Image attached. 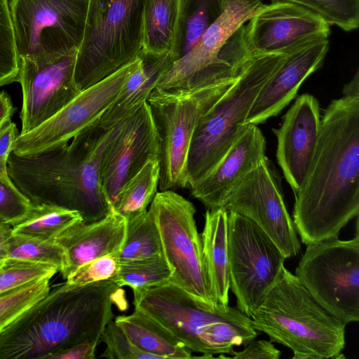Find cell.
I'll return each instance as SVG.
<instances>
[{
  "label": "cell",
  "instance_id": "obj_36",
  "mask_svg": "<svg viewBox=\"0 0 359 359\" xmlns=\"http://www.w3.org/2000/svg\"><path fill=\"white\" fill-rule=\"evenodd\" d=\"M19 62L9 0H0V87L17 81Z\"/></svg>",
  "mask_w": 359,
  "mask_h": 359
},
{
  "label": "cell",
  "instance_id": "obj_16",
  "mask_svg": "<svg viewBox=\"0 0 359 359\" xmlns=\"http://www.w3.org/2000/svg\"><path fill=\"white\" fill-rule=\"evenodd\" d=\"M158 156V133L145 102L121 122L102 154L100 183L111 210L123 186Z\"/></svg>",
  "mask_w": 359,
  "mask_h": 359
},
{
  "label": "cell",
  "instance_id": "obj_37",
  "mask_svg": "<svg viewBox=\"0 0 359 359\" xmlns=\"http://www.w3.org/2000/svg\"><path fill=\"white\" fill-rule=\"evenodd\" d=\"M100 341L106 348L100 357L110 359H158L137 347L122 328L111 320L103 330Z\"/></svg>",
  "mask_w": 359,
  "mask_h": 359
},
{
  "label": "cell",
  "instance_id": "obj_4",
  "mask_svg": "<svg viewBox=\"0 0 359 359\" xmlns=\"http://www.w3.org/2000/svg\"><path fill=\"white\" fill-rule=\"evenodd\" d=\"M292 359L344 358L346 324L323 309L284 266L250 316Z\"/></svg>",
  "mask_w": 359,
  "mask_h": 359
},
{
  "label": "cell",
  "instance_id": "obj_2",
  "mask_svg": "<svg viewBox=\"0 0 359 359\" xmlns=\"http://www.w3.org/2000/svg\"><path fill=\"white\" fill-rule=\"evenodd\" d=\"M127 307L114 281L55 287L0 334V359H48L73 344L100 339L112 306Z\"/></svg>",
  "mask_w": 359,
  "mask_h": 359
},
{
  "label": "cell",
  "instance_id": "obj_25",
  "mask_svg": "<svg viewBox=\"0 0 359 359\" xmlns=\"http://www.w3.org/2000/svg\"><path fill=\"white\" fill-rule=\"evenodd\" d=\"M114 321L138 348L158 359L196 358L165 327L140 310L118 316Z\"/></svg>",
  "mask_w": 359,
  "mask_h": 359
},
{
  "label": "cell",
  "instance_id": "obj_19",
  "mask_svg": "<svg viewBox=\"0 0 359 359\" xmlns=\"http://www.w3.org/2000/svg\"><path fill=\"white\" fill-rule=\"evenodd\" d=\"M329 50V40L320 39L287 53L264 84L243 125L257 126L277 116L296 96L304 80L320 69Z\"/></svg>",
  "mask_w": 359,
  "mask_h": 359
},
{
  "label": "cell",
  "instance_id": "obj_7",
  "mask_svg": "<svg viewBox=\"0 0 359 359\" xmlns=\"http://www.w3.org/2000/svg\"><path fill=\"white\" fill-rule=\"evenodd\" d=\"M147 0H88L74 81L81 91L137 57L142 47Z\"/></svg>",
  "mask_w": 359,
  "mask_h": 359
},
{
  "label": "cell",
  "instance_id": "obj_24",
  "mask_svg": "<svg viewBox=\"0 0 359 359\" xmlns=\"http://www.w3.org/2000/svg\"><path fill=\"white\" fill-rule=\"evenodd\" d=\"M228 212L219 207L207 209L201 233L203 255L212 294L229 305V279L227 247Z\"/></svg>",
  "mask_w": 359,
  "mask_h": 359
},
{
  "label": "cell",
  "instance_id": "obj_31",
  "mask_svg": "<svg viewBox=\"0 0 359 359\" xmlns=\"http://www.w3.org/2000/svg\"><path fill=\"white\" fill-rule=\"evenodd\" d=\"M173 270L164 257L120 262L114 282L133 292L140 291L170 280Z\"/></svg>",
  "mask_w": 359,
  "mask_h": 359
},
{
  "label": "cell",
  "instance_id": "obj_46",
  "mask_svg": "<svg viewBox=\"0 0 359 359\" xmlns=\"http://www.w3.org/2000/svg\"></svg>",
  "mask_w": 359,
  "mask_h": 359
},
{
  "label": "cell",
  "instance_id": "obj_23",
  "mask_svg": "<svg viewBox=\"0 0 359 359\" xmlns=\"http://www.w3.org/2000/svg\"><path fill=\"white\" fill-rule=\"evenodd\" d=\"M137 55L140 58L138 67L128 76L115 101L99 119L106 129L124 121L147 102L175 62L170 52L158 55L141 50Z\"/></svg>",
  "mask_w": 359,
  "mask_h": 359
},
{
  "label": "cell",
  "instance_id": "obj_45",
  "mask_svg": "<svg viewBox=\"0 0 359 359\" xmlns=\"http://www.w3.org/2000/svg\"><path fill=\"white\" fill-rule=\"evenodd\" d=\"M344 96L359 97V72H355L352 79L343 88Z\"/></svg>",
  "mask_w": 359,
  "mask_h": 359
},
{
  "label": "cell",
  "instance_id": "obj_42",
  "mask_svg": "<svg viewBox=\"0 0 359 359\" xmlns=\"http://www.w3.org/2000/svg\"><path fill=\"white\" fill-rule=\"evenodd\" d=\"M19 135L15 123L10 121L0 130V177H8V161L14 141Z\"/></svg>",
  "mask_w": 359,
  "mask_h": 359
},
{
  "label": "cell",
  "instance_id": "obj_27",
  "mask_svg": "<svg viewBox=\"0 0 359 359\" xmlns=\"http://www.w3.org/2000/svg\"><path fill=\"white\" fill-rule=\"evenodd\" d=\"M179 17V0H147L144 16L142 47L161 55L172 47Z\"/></svg>",
  "mask_w": 359,
  "mask_h": 359
},
{
  "label": "cell",
  "instance_id": "obj_21",
  "mask_svg": "<svg viewBox=\"0 0 359 359\" xmlns=\"http://www.w3.org/2000/svg\"><path fill=\"white\" fill-rule=\"evenodd\" d=\"M266 138L255 125H244L237 140L216 167L191 187V195L208 209L222 206L227 193L266 156Z\"/></svg>",
  "mask_w": 359,
  "mask_h": 359
},
{
  "label": "cell",
  "instance_id": "obj_11",
  "mask_svg": "<svg viewBox=\"0 0 359 359\" xmlns=\"http://www.w3.org/2000/svg\"><path fill=\"white\" fill-rule=\"evenodd\" d=\"M88 0H9L20 57L51 60L79 49Z\"/></svg>",
  "mask_w": 359,
  "mask_h": 359
},
{
  "label": "cell",
  "instance_id": "obj_12",
  "mask_svg": "<svg viewBox=\"0 0 359 359\" xmlns=\"http://www.w3.org/2000/svg\"><path fill=\"white\" fill-rule=\"evenodd\" d=\"M160 231L164 257L173 270L170 282L208 307L219 304L210 291L194 204L172 190L157 191L149 208Z\"/></svg>",
  "mask_w": 359,
  "mask_h": 359
},
{
  "label": "cell",
  "instance_id": "obj_30",
  "mask_svg": "<svg viewBox=\"0 0 359 359\" xmlns=\"http://www.w3.org/2000/svg\"><path fill=\"white\" fill-rule=\"evenodd\" d=\"M126 222L125 240L117 253L119 262L164 257L158 226L150 209Z\"/></svg>",
  "mask_w": 359,
  "mask_h": 359
},
{
  "label": "cell",
  "instance_id": "obj_41",
  "mask_svg": "<svg viewBox=\"0 0 359 359\" xmlns=\"http://www.w3.org/2000/svg\"><path fill=\"white\" fill-rule=\"evenodd\" d=\"M100 342V339L86 340L59 350L48 359H93L95 357V349Z\"/></svg>",
  "mask_w": 359,
  "mask_h": 359
},
{
  "label": "cell",
  "instance_id": "obj_29",
  "mask_svg": "<svg viewBox=\"0 0 359 359\" xmlns=\"http://www.w3.org/2000/svg\"><path fill=\"white\" fill-rule=\"evenodd\" d=\"M159 175L158 159L148 161L123 186L112 210L126 221L144 213L157 193Z\"/></svg>",
  "mask_w": 359,
  "mask_h": 359
},
{
  "label": "cell",
  "instance_id": "obj_10",
  "mask_svg": "<svg viewBox=\"0 0 359 359\" xmlns=\"http://www.w3.org/2000/svg\"><path fill=\"white\" fill-rule=\"evenodd\" d=\"M295 276L312 297L346 325L359 320V233L306 245Z\"/></svg>",
  "mask_w": 359,
  "mask_h": 359
},
{
  "label": "cell",
  "instance_id": "obj_44",
  "mask_svg": "<svg viewBox=\"0 0 359 359\" xmlns=\"http://www.w3.org/2000/svg\"><path fill=\"white\" fill-rule=\"evenodd\" d=\"M12 234V226L0 222V262L7 258L8 244Z\"/></svg>",
  "mask_w": 359,
  "mask_h": 359
},
{
  "label": "cell",
  "instance_id": "obj_39",
  "mask_svg": "<svg viewBox=\"0 0 359 359\" xmlns=\"http://www.w3.org/2000/svg\"><path fill=\"white\" fill-rule=\"evenodd\" d=\"M32 202L10 177H0V222L13 226L28 212Z\"/></svg>",
  "mask_w": 359,
  "mask_h": 359
},
{
  "label": "cell",
  "instance_id": "obj_13",
  "mask_svg": "<svg viewBox=\"0 0 359 359\" xmlns=\"http://www.w3.org/2000/svg\"><path fill=\"white\" fill-rule=\"evenodd\" d=\"M227 247L229 288L250 317L286 258L258 225L234 212H228Z\"/></svg>",
  "mask_w": 359,
  "mask_h": 359
},
{
  "label": "cell",
  "instance_id": "obj_26",
  "mask_svg": "<svg viewBox=\"0 0 359 359\" xmlns=\"http://www.w3.org/2000/svg\"><path fill=\"white\" fill-rule=\"evenodd\" d=\"M223 0H179V17L170 53L175 61L187 53L222 11Z\"/></svg>",
  "mask_w": 359,
  "mask_h": 359
},
{
  "label": "cell",
  "instance_id": "obj_47",
  "mask_svg": "<svg viewBox=\"0 0 359 359\" xmlns=\"http://www.w3.org/2000/svg\"><path fill=\"white\" fill-rule=\"evenodd\" d=\"M1 263V262H0Z\"/></svg>",
  "mask_w": 359,
  "mask_h": 359
},
{
  "label": "cell",
  "instance_id": "obj_8",
  "mask_svg": "<svg viewBox=\"0 0 359 359\" xmlns=\"http://www.w3.org/2000/svg\"><path fill=\"white\" fill-rule=\"evenodd\" d=\"M285 55H256L231 87L201 117L188 154L189 188L216 167L237 140L260 89Z\"/></svg>",
  "mask_w": 359,
  "mask_h": 359
},
{
  "label": "cell",
  "instance_id": "obj_40",
  "mask_svg": "<svg viewBox=\"0 0 359 359\" xmlns=\"http://www.w3.org/2000/svg\"><path fill=\"white\" fill-rule=\"evenodd\" d=\"M233 359H278L281 351L277 349L272 341L259 339L250 341L242 351L234 352Z\"/></svg>",
  "mask_w": 359,
  "mask_h": 359
},
{
  "label": "cell",
  "instance_id": "obj_3",
  "mask_svg": "<svg viewBox=\"0 0 359 359\" xmlns=\"http://www.w3.org/2000/svg\"><path fill=\"white\" fill-rule=\"evenodd\" d=\"M121 123L106 129L99 119L72 140L40 153L11 152L8 173L34 204H50L78 212L83 222L104 217L111 210L100 178L102 152Z\"/></svg>",
  "mask_w": 359,
  "mask_h": 359
},
{
  "label": "cell",
  "instance_id": "obj_35",
  "mask_svg": "<svg viewBox=\"0 0 359 359\" xmlns=\"http://www.w3.org/2000/svg\"><path fill=\"white\" fill-rule=\"evenodd\" d=\"M7 258L53 265L60 272L64 266L65 253L55 241H42L12 234L8 244Z\"/></svg>",
  "mask_w": 359,
  "mask_h": 359
},
{
  "label": "cell",
  "instance_id": "obj_43",
  "mask_svg": "<svg viewBox=\"0 0 359 359\" xmlns=\"http://www.w3.org/2000/svg\"><path fill=\"white\" fill-rule=\"evenodd\" d=\"M16 108L13 106L8 94L2 90L0 92V130L8 123L15 112Z\"/></svg>",
  "mask_w": 359,
  "mask_h": 359
},
{
  "label": "cell",
  "instance_id": "obj_6",
  "mask_svg": "<svg viewBox=\"0 0 359 359\" xmlns=\"http://www.w3.org/2000/svg\"><path fill=\"white\" fill-rule=\"evenodd\" d=\"M263 4L261 0H223L219 16L156 87L192 89L238 77L255 57L248 48L244 24Z\"/></svg>",
  "mask_w": 359,
  "mask_h": 359
},
{
  "label": "cell",
  "instance_id": "obj_28",
  "mask_svg": "<svg viewBox=\"0 0 359 359\" xmlns=\"http://www.w3.org/2000/svg\"><path fill=\"white\" fill-rule=\"evenodd\" d=\"M83 221L76 211L50 204H34L13 227V234L42 241H54L72 225Z\"/></svg>",
  "mask_w": 359,
  "mask_h": 359
},
{
  "label": "cell",
  "instance_id": "obj_20",
  "mask_svg": "<svg viewBox=\"0 0 359 359\" xmlns=\"http://www.w3.org/2000/svg\"><path fill=\"white\" fill-rule=\"evenodd\" d=\"M321 126L320 105L310 94L299 96L283 117L278 129L277 162L296 194L304 178Z\"/></svg>",
  "mask_w": 359,
  "mask_h": 359
},
{
  "label": "cell",
  "instance_id": "obj_38",
  "mask_svg": "<svg viewBox=\"0 0 359 359\" xmlns=\"http://www.w3.org/2000/svg\"><path fill=\"white\" fill-rule=\"evenodd\" d=\"M117 253L106 255L84 264L72 273L66 281L75 285L114 281L120 266Z\"/></svg>",
  "mask_w": 359,
  "mask_h": 359
},
{
  "label": "cell",
  "instance_id": "obj_18",
  "mask_svg": "<svg viewBox=\"0 0 359 359\" xmlns=\"http://www.w3.org/2000/svg\"><path fill=\"white\" fill-rule=\"evenodd\" d=\"M248 21L245 37L255 55L287 54L330 34V25L320 16L286 2L263 4Z\"/></svg>",
  "mask_w": 359,
  "mask_h": 359
},
{
  "label": "cell",
  "instance_id": "obj_5",
  "mask_svg": "<svg viewBox=\"0 0 359 359\" xmlns=\"http://www.w3.org/2000/svg\"><path fill=\"white\" fill-rule=\"evenodd\" d=\"M135 309L149 315L200 358L231 355L235 346H245L257 331L250 317L237 307L219 304L212 309L168 281L133 292Z\"/></svg>",
  "mask_w": 359,
  "mask_h": 359
},
{
  "label": "cell",
  "instance_id": "obj_32",
  "mask_svg": "<svg viewBox=\"0 0 359 359\" xmlns=\"http://www.w3.org/2000/svg\"><path fill=\"white\" fill-rule=\"evenodd\" d=\"M50 278L0 294V334L50 292Z\"/></svg>",
  "mask_w": 359,
  "mask_h": 359
},
{
  "label": "cell",
  "instance_id": "obj_15",
  "mask_svg": "<svg viewBox=\"0 0 359 359\" xmlns=\"http://www.w3.org/2000/svg\"><path fill=\"white\" fill-rule=\"evenodd\" d=\"M138 55L104 79L81 90L53 116L16 137L12 151L19 156L40 153L67 143L102 116L116 99L131 73L138 67Z\"/></svg>",
  "mask_w": 359,
  "mask_h": 359
},
{
  "label": "cell",
  "instance_id": "obj_22",
  "mask_svg": "<svg viewBox=\"0 0 359 359\" xmlns=\"http://www.w3.org/2000/svg\"><path fill=\"white\" fill-rule=\"evenodd\" d=\"M126 220L111 210L104 217L92 222L76 223L58 235L54 241L65 253L60 273L67 279L84 264L102 256L118 252L126 236Z\"/></svg>",
  "mask_w": 359,
  "mask_h": 359
},
{
  "label": "cell",
  "instance_id": "obj_14",
  "mask_svg": "<svg viewBox=\"0 0 359 359\" xmlns=\"http://www.w3.org/2000/svg\"><path fill=\"white\" fill-rule=\"evenodd\" d=\"M221 207L254 222L286 259L300 252V242L284 200L281 180L266 156L227 193Z\"/></svg>",
  "mask_w": 359,
  "mask_h": 359
},
{
  "label": "cell",
  "instance_id": "obj_1",
  "mask_svg": "<svg viewBox=\"0 0 359 359\" xmlns=\"http://www.w3.org/2000/svg\"><path fill=\"white\" fill-rule=\"evenodd\" d=\"M293 222L306 245L338 237L359 213V97L332 100L299 191Z\"/></svg>",
  "mask_w": 359,
  "mask_h": 359
},
{
  "label": "cell",
  "instance_id": "obj_17",
  "mask_svg": "<svg viewBox=\"0 0 359 359\" xmlns=\"http://www.w3.org/2000/svg\"><path fill=\"white\" fill-rule=\"evenodd\" d=\"M76 51L41 61L20 57L17 79L22 94L20 134L46 122L79 94L74 81Z\"/></svg>",
  "mask_w": 359,
  "mask_h": 359
},
{
  "label": "cell",
  "instance_id": "obj_33",
  "mask_svg": "<svg viewBox=\"0 0 359 359\" xmlns=\"http://www.w3.org/2000/svg\"><path fill=\"white\" fill-rule=\"evenodd\" d=\"M304 8L325 20L349 32L359 26V0H271Z\"/></svg>",
  "mask_w": 359,
  "mask_h": 359
},
{
  "label": "cell",
  "instance_id": "obj_9",
  "mask_svg": "<svg viewBox=\"0 0 359 359\" xmlns=\"http://www.w3.org/2000/svg\"><path fill=\"white\" fill-rule=\"evenodd\" d=\"M239 76L192 89L156 87L150 94L147 102L159 141L160 191L189 187L187 159L194 133L203 114Z\"/></svg>",
  "mask_w": 359,
  "mask_h": 359
},
{
  "label": "cell",
  "instance_id": "obj_34",
  "mask_svg": "<svg viewBox=\"0 0 359 359\" xmlns=\"http://www.w3.org/2000/svg\"><path fill=\"white\" fill-rule=\"evenodd\" d=\"M57 268L53 265L15 258H6L0 263V294L31 283L51 278Z\"/></svg>",
  "mask_w": 359,
  "mask_h": 359
}]
</instances>
